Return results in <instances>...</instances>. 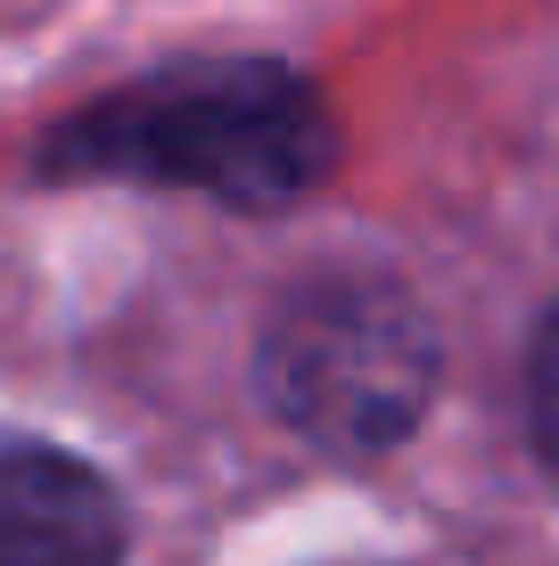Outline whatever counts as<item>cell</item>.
I'll list each match as a JSON object with an SVG mask.
<instances>
[{
	"instance_id": "obj_1",
	"label": "cell",
	"mask_w": 559,
	"mask_h": 566,
	"mask_svg": "<svg viewBox=\"0 0 559 566\" xmlns=\"http://www.w3.org/2000/svg\"><path fill=\"white\" fill-rule=\"evenodd\" d=\"M66 156L100 172H148V181L280 206L330 165V124H321L313 91L288 83V74L215 66L83 115L66 132Z\"/></svg>"
},
{
	"instance_id": "obj_2",
	"label": "cell",
	"mask_w": 559,
	"mask_h": 566,
	"mask_svg": "<svg viewBox=\"0 0 559 566\" xmlns=\"http://www.w3.org/2000/svg\"><path fill=\"white\" fill-rule=\"evenodd\" d=\"M436 378L428 321L403 287L321 280L280 304L263 337V395L297 436L330 452H379L420 419Z\"/></svg>"
},
{
	"instance_id": "obj_3",
	"label": "cell",
	"mask_w": 559,
	"mask_h": 566,
	"mask_svg": "<svg viewBox=\"0 0 559 566\" xmlns=\"http://www.w3.org/2000/svg\"><path fill=\"white\" fill-rule=\"evenodd\" d=\"M0 566H124V510L83 460L0 443Z\"/></svg>"
},
{
	"instance_id": "obj_4",
	"label": "cell",
	"mask_w": 559,
	"mask_h": 566,
	"mask_svg": "<svg viewBox=\"0 0 559 566\" xmlns=\"http://www.w3.org/2000/svg\"><path fill=\"white\" fill-rule=\"evenodd\" d=\"M535 443L559 468V312L544 321V337H535Z\"/></svg>"
}]
</instances>
